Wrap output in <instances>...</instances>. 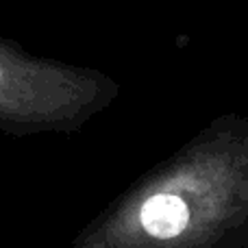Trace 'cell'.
<instances>
[{
	"label": "cell",
	"instance_id": "1",
	"mask_svg": "<svg viewBox=\"0 0 248 248\" xmlns=\"http://www.w3.org/2000/svg\"><path fill=\"white\" fill-rule=\"evenodd\" d=\"M0 78H2V68H0Z\"/></svg>",
	"mask_w": 248,
	"mask_h": 248
}]
</instances>
